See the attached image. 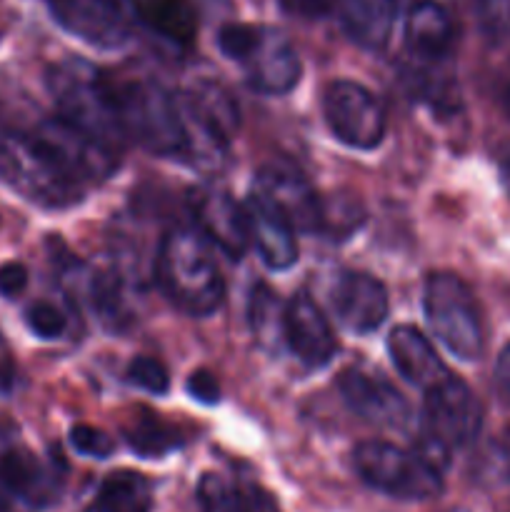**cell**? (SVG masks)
I'll list each match as a JSON object with an SVG mask.
<instances>
[{
    "mask_svg": "<svg viewBox=\"0 0 510 512\" xmlns=\"http://www.w3.org/2000/svg\"><path fill=\"white\" fill-rule=\"evenodd\" d=\"M495 378H498L500 390L505 395H510V343L505 345L503 353H500L498 365H495Z\"/></svg>",
    "mask_w": 510,
    "mask_h": 512,
    "instance_id": "cell-38",
    "label": "cell"
},
{
    "mask_svg": "<svg viewBox=\"0 0 510 512\" xmlns=\"http://www.w3.org/2000/svg\"><path fill=\"white\" fill-rule=\"evenodd\" d=\"M48 90L58 118L118 150L125 138L118 88L103 70L83 58H65L48 70Z\"/></svg>",
    "mask_w": 510,
    "mask_h": 512,
    "instance_id": "cell-2",
    "label": "cell"
},
{
    "mask_svg": "<svg viewBox=\"0 0 510 512\" xmlns=\"http://www.w3.org/2000/svg\"><path fill=\"white\" fill-rule=\"evenodd\" d=\"M353 465L370 488L398 500H430L443 493V475L418 450L383 440L355 445Z\"/></svg>",
    "mask_w": 510,
    "mask_h": 512,
    "instance_id": "cell-7",
    "label": "cell"
},
{
    "mask_svg": "<svg viewBox=\"0 0 510 512\" xmlns=\"http://www.w3.org/2000/svg\"><path fill=\"white\" fill-rule=\"evenodd\" d=\"M455 28L448 10L435 0H418L405 18V45L423 60H440L453 48Z\"/></svg>",
    "mask_w": 510,
    "mask_h": 512,
    "instance_id": "cell-21",
    "label": "cell"
},
{
    "mask_svg": "<svg viewBox=\"0 0 510 512\" xmlns=\"http://www.w3.org/2000/svg\"><path fill=\"white\" fill-rule=\"evenodd\" d=\"M155 278L165 298L193 318L215 313L225 300L218 263L198 230L175 228L160 240Z\"/></svg>",
    "mask_w": 510,
    "mask_h": 512,
    "instance_id": "cell-1",
    "label": "cell"
},
{
    "mask_svg": "<svg viewBox=\"0 0 510 512\" xmlns=\"http://www.w3.org/2000/svg\"><path fill=\"white\" fill-rule=\"evenodd\" d=\"M255 193L273 203L295 230H305V233L318 230L320 233L323 200L318 198L313 185L298 168L285 163L263 165L255 175Z\"/></svg>",
    "mask_w": 510,
    "mask_h": 512,
    "instance_id": "cell-12",
    "label": "cell"
},
{
    "mask_svg": "<svg viewBox=\"0 0 510 512\" xmlns=\"http://www.w3.org/2000/svg\"><path fill=\"white\" fill-rule=\"evenodd\" d=\"M150 508H153V488L148 478L133 470H118L100 483L98 498L85 512H150Z\"/></svg>",
    "mask_w": 510,
    "mask_h": 512,
    "instance_id": "cell-24",
    "label": "cell"
},
{
    "mask_svg": "<svg viewBox=\"0 0 510 512\" xmlns=\"http://www.w3.org/2000/svg\"><path fill=\"white\" fill-rule=\"evenodd\" d=\"M118 108L125 138L163 158H185L188 138L175 95L158 83H128L118 88Z\"/></svg>",
    "mask_w": 510,
    "mask_h": 512,
    "instance_id": "cell-6",
    "label": "cell"
},
{
    "mask_svg": "<svg viewBox=\"0 0 510 512\" xmlns=\"http://www.w3.org/2000/svg\"><path fill=\"white\" fill-rule=\"evenodd\" d=\"M505 108H508V115H510V88H508V95H505Z\"/></svg>",
    "mask_w": 510,
    "mask_h": 512,
    "instance_id": "cell-40",
    "label": "cell"
},
{
    "mask_svg": "<svg viewBox=\"0 0 510 512\" xmlns=\"http://www.w3.org/2000/svg\"><path fill=\"white\" fill-rule=\"evenodd\" d=\"M240 498H243L245 512H280L278 503L268 490H263L255 483H238Z\"/></svg>",
    "mask_w": 510,
    "mask_h": 512,
    "instance_id": "cell-34",
    "label": "cell"
},
{
    "mask_svg": "<svg viewBox=\"0 0 510 512\" xmlns=\"http://www.w3.org/2000/svg\"><path fill=\"white\" fill-rule=\"evenodd\" d=\"M15 378V365L13 355H10V348L5 345L3 335H0V393H8L13 388Z\"/></svg>",
    "mask_w": 510,
    "mask_h": 512,
    "instance_id": "cell-37",
    "label": "cell"
},
{
    "mask_svg": "<svg viewBox=\"0 0 510 512\" xmlns=\"http://www.w3.org/2000/svg\"><path fill=\"white\" fill-rule=\"evenodd\" d=\"M125 378H128V383L138 385L140 390H148L153 395L168 393L170 388L168 368L158 358H148V355H140V358L130 360Z\"/></svg>",
    "mask_w": 510,
    "mask_h": 512,
    "instance_id": "cell-28",
    "label": "cell"
},
{
    "mask_svg": "<svg viewBox=\"0 0 510 512\" xmlns=\"http://www.w3.org/2000/svg\"><path fill=\"white\" fill-rule=\"evenodd\" d=\"M475 18L490 40H510V0H475Z\"/></svg>",
    "mask_w": 510,
    "mask_h": 512,
    "instance_id": "cell-29",
    "label": "cell"
},
{
    "mask_svg": "<svg viewBox=\"0 0 510 512\" xmlns=\"http://www.w3.org/2000/svg\"><path fill=\"white\" fill-rule=\"evenodd\" d=\"M178 100L185 115H190L195 123L230 145L240 128V110L233 95L223 85L213 83V80H200Z\"/></svg>",
    "mask_w": 510,
    "mask_h": 512,
    "instance_id": "cell-20",
    "label": "cell"
},
{
    "mask_svg": "<svg viewBox=\"0 0 510 512\" xmlns=\"http://www.w3.org/2000/svg\"><path fill=\"white\" fill-rule=\"evenodd\" d=\"M325 123L340 143L358 150L378 148L385 138V108L368 88L353 80H335L323 95Z\"/></svg>",
    "mask_w": 510,
    "mask_h": 512,
    "instance_id": "cell-9",
    "label": "cell"
},
{
    "mask_svg": "<svg viewBox=\"0 0 510 512\" xmlns=\"http://www.w3.org/2000/svg\"><path fill=\"white\" fill-rule=\"evenodd\" d=\"M395 0H343L340 20L353 43L365 50H383L395 23Z\"/></svg>",
    "mask_w": 510,
    "mask_h": 512,
    "instance_id": "cell-22",
    "label": "cell"
},
{
    "mask_svg": "<svg viewBox=\"0 0 510 512\" xmlns=\"http://www.w3.org/2000/svg\"><path fill=\"white\" fill-rule=\"evenodd\" d=\"M70 445L78 450L80 455H88V458H98L105 460L113 455L115 443L108 433L103 430L93 428V425H75L70 430Z\"/></svg>",
    "mask_w": 510,
    "mask_h": 512,
    "instance_id": "cell-32",
    "label": "cell"
},
{
    "mask_svg": "<svg viewBox=\"0 0 510 512\" xmlns=\"http://www.w3.org/2000/svg\"><path fill=\"white\" fill-rule=\"evenodd\" d=\"M425 315L435 338L460 360L483 353V323L468 285L453 273H433L425 283Z\"/></svg>",
    "mask_w": 510,
    "mask_h": 512,
    "instance_id": "cell-8",
    "label": "cell"
},
{
    "mask_svg": "<svg viewBox=\"0 0 510 512\" xmlns=\"http://www.w3.org/2000/svg\"><path fill=\"white\" fill-rule=\"evenodd\" d=\"M28 285V270L23 263H3L0 265V295L15 298Z\"/></svg>",
    "mask_w": 510,
    "mask_h": 512,
    "instance_id": "cell-35",
    "label": "cell"
},
{
    "mask_svg": "<svg viewBox=\"0 0 510 512\" xmlns=\"http://www.w3.org/2000/svg\"><path fill=\"white\" fill-rule=\"evenodd\" d=\"M483 425V408L473 390L455 375H448L425 390L423 405V448L418 450L425 460L443 470L448 465L450 450L473 443Z\"/></svg>",
    "mask_w": 510,
    "mask_h": 512,
    "instance_id": "cell-5",
    "label": "cell"
},
{
    "mask_svg": "<svg viewBox=\"0 0 510 512\" xmlns=\"http://www.w3.org/2000/svg\"><path fill=\"white\" fill-rule=\"evenodd\" d=\"M500 178H503L505 193L510 195V160H505V163H503V170H500Z\"/></svg>",
    "mask_w": 510,
    "mask_h": 512,
    "instance_id": "cell-39",
    "label": "cell"
},
{
    "mask_svg": "<svg viewBox=\"0 0 510 512\" xmlns=\"http://www.w3.org/2000/svg\"><path fill=\"white\" fill-rule=\"evenodd\" d=\"M190 398L203 405H215L220 400V385L210 370H195L188 378Z\"/></svg>",
    "mask_w": 510,
    "mask_h": 512,
    "instance_id": "cell-33",
    "label": "cell"
},
{
    "mask_svg": "<svg viewBox=\"0 0 510 512\" xmlns=\"http://www.w3.org/2000/svg\"><path fill=\"white\" fill-rule=\"evenodd\" d=\"M218 45L243 65L250 88L265 95H285L298 85L303 65L283 33L263 25L230 23L218 33Z\"/></svg>",
    "mask_w": 510,
    "mask_h": 512,
    "instance_id": "cell-4",
    "label": "cell"
},
{
    "mask_svg": "<svg viewBox=\"0 0 510 512\" xmlns=\"http://www.w3.org/2000/svg\"><path fill=\"white\" fill-rule=\"evenodd\" d=\"M283 335L288 348L305 368H323L338 350V340L328 318L308 293L293 295L285 308Z\"/></svg>",
    "mask_w": 510,
    "mask_h": 512,
    "instance_id": "cell-16",
    "label": "cell"
},
{
    "mask_svg": "<svg viewBox=\"0 0 510 512\" xmlns=\"http://www.w3.org/2000/svg\"><path fill=\"white\" fill-rule=\"evenodd\" d=\"M0 183L40 208H70L83 190L33 133H0Z\"/></svg>",
    "mask_w": 510,
    "mask_h": 512,
    "instance_id": "cell-3",
    "label": "cell"
},
{
    "mask_svg": "<svg viewBox=\"0 0 510 512\" xmlns=\"http://www.w3.org/2000/svg\"><path fill=\"white\" fill-rule=\"evenodd\" d=\"M25 323H28L30 333L38 335L40 340H55L65 333L63 313L50 303L30 305L25 313Z\"/></svg>",
    "mask_w": 510,
    "mask_h": 512,
    "instance_id": "cell-31",
    "label": "cell"
},
{
    "mask_svg": "<svg viewBox=\"0 0 510 512\" xmlns=\"http://www.w3.org/2000/svg\"><path fill=\"white\" fill-rule=\"evenodd\" d=\"M248 220V238L258 250L260 260L270 270H288L298 260V240L295 228L283 213L260 193H253L243 205Z\"/></svg>",
    "mask_w": 510,
    "mask_h": 512,
    "instance_id": "cell-18",
    "label": "cell"
},
{
    "mask_svg": "<svg viewBox=\"0 0 510 512\" xmlns=\"http://www.w3.org/2000/svg\"><path fill=\"white\" fill-rule=\"evenodd\" d=\"M90 305L98 313V318L103 320L108 328H120L123 323H128V308H125L123 298V285H120L118 275L113 273H93L90 278Z\"/></svg>",
    "mask_w": 510,
    "mask_h": 512,
    "instance_id": "cell-26",
    "label": "cell"
},
{
    "mask_svg": "<svg viewBox=\"0 0 510 512\" xmlns=\"http://www.w3.org/2000/svg\"><path fill=\"white\" fill-rule=\"evenodd\" d=\"M33 135L80 188L100 183L118 168V150L90 138L58 115L43 120Z\"/></svg>",
    "mask_w": 510,
    "mask_h": 512,
    "instance_id": "cell-10",
    "label": "cell"
},
{
    "mask_svg": "<svg viewBox=\"0 0 510 512\" xmlns=\"http://www.w3.org/2000/svg\"><path fill=\"white\" fill-rule=\"evenodd\" d=\"M200 512H245L238 485L228 483L223 475L205 473L198 483Z\"/></svg>",
    "mask_w": 510,
    "mask_h": 512,
    "instance_id": "cell-27",
    "label": "cell"
},
{
    "mask_svg": "<svg viewBox=\"0 0 510 512\" xmlns=\"http://www.w3.org/2000/svg\"><path fill=\"white\" fill-rule=\"evenodd\" d=\"M125 440H128L130 450L143 458H163L183 445L180 430L153 413H140L138 418L130 420L125 428Z\"/></svg>",
    "mask_w": 510,
    "mask_h": 512,
    "instance_id": "cell-25",
    "label": "cell"
},
{
    "mask_svg": "<svg viewBox=\"0 0 510 512\" xmlns=\"http://www.w3.org/2000/svg\"><path fill=\"white\" fill-rule=\"evenodd\" d=\"M48 8L68 33L100 50L120 48L130 35L120 0H48Z\"/></svg>",
    "mask_w": 510,
    "mask_h": 512,
    "instance_id": "cell-13",
    "label": "cell"
},
{
    "mask_svg": "<svg viewBox=\"0 0 510 512\" xmlns=\"http://www.w3.org/2000/svg\"><path fill=\"white\" fill-rule=\"evenodd\" d=\"M335 315L353 333H373L388 318V290L378 278L358 270L338 275L330 293Z\"/></svg>",
    "mask_w": 510,
    "mask_h": 512,
    "instance_id": "cell-17",
    "label": "cell"
},
{
    "mask_svg": "<svg viewBox=\"0 0 510 512\" xmlns=\"http://www.w3.org/2000/svg\"><path fill=\"white\" fill-rule=\"evenodd\" d=\"M338 390L355 415L378 428H403L410 420L408 400L380 375L348 368L340 373Z\"/></svg>",
    "mask_w": 510,
    "mask_h": 512,
    "instance_id": "cell-14",
    "label": "cell"
},
{
    "mask_svg": "<svg viewBox=\"0 0 510 512\" xmlns=\"http://www.w3.org/2000/svg\"><path fill=\"white\" fill-rule=\"evenodd\" d=\"M388 353L400 378L423 390H430L450 375L430 340L413 325H398L390 330Z\"/></svg>",
    "mask_w": 510,
    "mask_h": 512,
    "instance_id": "cell-19",
    "label": "cell"
},
{
    "mask_svg": "<svg viewBox=\"0 0 510 512\" xmlns=\"http://www.w3.org/2000/svg\"><path fill=\"white\" fill-rule=\"evenodd\" d=\"M0 483L30 508H50L63 493V463L60 460L45 463L25 448L8 450L0 458Z\"/></svg>",
    "mask_w": 510,
    "mask_h": 512,
    "instance_id": "cell-15",
    "label": "cell"
},
{
    "mask_svg": "<svg viewBox=\"0 0 510 512\" xmlns=\"http://www.w3.org/2000/svg\"><path fill=\"white\" fill-rule=\"evenodd\" d=\"M188 208L193 213L198 233L208 243L223 250L230 260H240L248 250V220L243 205L235 203L230 193L215 185H200L190 190Z\"/></svg>",
    "mask_w": 510,
    "mask_h": 512,
    "instance_id": "cell-11",
    "label": "cell"
},
{
    "mask_svg": "<svg viewBox=\"0 0 510 512\" xmlns=\"http://www.w3.org/2000/svg\"><path fill=\"white\" fill-rule=\"evenodd\" d=\"M338 0H280L285 13L298 15V18H323L335 8Z\"/></svg>",
    "mask_w": 510,
    "mask_h": 512,
    "instance_id": "cell-36",
    "label": "cell"
},
{
    "mask_svg": "<svg viewBox=\"0 0 510 512\" xmlns=\"http://www.w3.org/2000/svg\"><path fill=\"white\" fill-rule=\"evenodd\" d=\"M363 223V210H360L358 200H333L325 203L323 200V223H320V233L330 235H348Z\"/></svg>",
    "mask_w": 510,
    "mask_h": 512,
    "instance_id": "cell-30",
    "label": "cell"
},
{
    "mask_svg": "<svg viewBox=\"0 0 510 512\" xmlns=\"http://www.w3.org/2000/svg\"><path fill=\"white\" fill-rule=\"evenodd\" d=\"M130 5L150 30L170 43L190 45L198 35V13L193 0H130Z\"/></svg>",
    "mask_w": 510,
    "mask_h": 512,
    "instance_id": "cell-23",
    "label": "cell"
}]
</instances>
